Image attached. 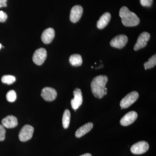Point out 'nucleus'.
<instances>
[{
    "instance_id": "22",
    "label": "nucleus",
    "mask_w": 156,
    "mask_h": 156,
    "mask_svg": "<svg viewBox=\"0 0 156 156\" xmlns=\"http://www.w3.org/2000/svg\"><path fill=\"white\" fill-rule=\"evenodd\" d=\"M6 130L2 125H0V141L5 140V138Z\"/></svg>"
},
{
    "instance_id": "15",
    "label": "nucleus",
    "mask_w": 156,
    "mask_h": 156,
    "mask_svg": "<svg viewBox=\"0 0 156 156\" xmlns=\"http://www.w3.org/2000/svg\"><path fill=\"white\" fill-rule=\"evenodd\" d=\"M93 124L92 122L87 123L82 127L78 128L76 131L75 135L77 138H80L87 134L92 129Z\"/></svg>"
},
{
    "instance_id": "14",
    "label": "nucleus",
    "mask_w": 156,
    "mask_h": 156,
    "mask_svg": "<svg viewBox=\"0 0 156 156\" xmlns=\"http://www.w3.org/2000/svg\"><path fill=\"white\" fill-rule=\"evenodd\" d=\"M2 123V126L7 128H14L18 125L17 118L13 115H9L4 118Z\"/></svg>"
},
{
    "instance_id": "10",
    "label": "nucleus",
    "mask_w": 156,
    "mask_h": 156,
    "mask_svg": "<svg viewBox=\"0 0 156 156\" xmlns=\"http://www.w3.org/2000/svg\"><path fill=\"white\" fill-rule=\"evenodd\" d=\"M74 98L71 101L72 108L74 110L77 109L83 103V98L81 89L76 88L73 92Z\"/></svg>"
},
{
    "instance_id": "13",
    "label": "nucleus",
    "mask_w": 156,
    "mask_h": 156,
    "mask_svg": "<svg viewBox=\"0 0 156 156\" xmlns=\"http://www.w3.org/2000/svg\"><path fill=\"white\" fill-rule=\"evenodd\" d=\"M55 30L54 29L48 28L45 30L41 36L42 41L45 44H49L52 42L55 37Z\"/></svg>"
},
{
    "instance_id": "25",
    "label": "nucleus",
    "mask_w": 156,
    "mask_h": 156,
    "mask_svg": "<svg viewBox=\"0 0 156 156\" xmlns=\"http://www.w3.org/2000/svg\"><path fill=\"white\" fill-rule=\"evenodd\" d=\"M7 0H0V8L7 6Z\"/></svg>"
},
{
    "instance_id": "5",
    "label": "nucleus",
    "mask_w": 156,
    "mask_h": 156,
    "mask_svg": "<svg viewBox=\"0 0 156 156\" xmlns=\"http://www.w3.org/2000/svg\"><path fill=\"white\" fill-rule=\"evenodd\" d=\"M47 57V52L44 48H39L35 51L33 60L37 65L41 66L44 62Z\"/></svg>"
},
{
    "instance_id": "11",
    "label": "nucleus",
    "mask_w": 156,
    "mask_h": 156,
    "mask_svg": "<svg viewBox=\"0 0 156 156\" xmlns=\"http://www.w3.org/2000/svg\"><path fill=\"white\" fill-rule=\"evenodd\" d=\"M137 118V114L136 112H129L125 115L120 120V124L124 126H129L134 123Z\"/></svg>"
},
{
    "instance_id": "21",
    "label": "nucleus",
    "mask_w": 156,
    "mask_h": 156,
    "mask_svg": "<svg viewBox=\"0 0 156 156\" xmlns=\"http://www.w3.org/2000/svg\"><path fill=\"white\" fill-rule=\"evenodd\" d=\"M6 98H7V101L9 102H14L17 98L16 92L13 90H10L6 95Z\"/></svg>"
},
{
    "instance_id": "16",
    "label": "nucleus",
    "mask_w": 156,
    "mask_h": 156,
    "mask_svg": "<svg viewBox=\"0 0 156 156\" xmlns=\"http://www.w3.org/2000/svg\"><path fill=\"white\" fill-rule=\"evenodd\" d=\"M111 15L108 12L104 13L98 20L97 23L98 28L99 29L104 28L110 21Z\"/></svg>"
},
{
    "instance_id": "7",
    "label": "nucleus",
    "mask_w": 156,
    "mask_h": 156,
    "mask_svg": "<svg viewBox=\"0 0 156 156\" xmlns=\"http://www.w3.org/2000/svg\"><path fill=\"white\" fill-rule=\"evenodd\" d=\"M150 34L147 32H144L140 35L137 39L136 44L134 45V50L135 51L145 47L147 42L150 38Z\"/></svg>"
},
{
    "instance_id": "26",
    "label": "nucleus",
    "mask_w": 156,
    "mask_h": 156,
    "mask_svg": "<svg viewBox=\"0 0 156 156\" xmlns=\"http://www.w3.org/2000/svg\"><path fill=\"white\" fill-rule=\"evenodd\" d=\"M80 156H92V155L90 154L87 153L84 154Z\"/></svg>"
},
{
    "instance_id": "4",
    "label": "nucleus",
    "mask_w": 156,
    "mask_h": 156,
    "mask_svg": "<svg viewBox=\"0 0 156 156\" xmlns=\"http://www.w3.org/2000/svg\"><path fill=\"white\" fill-rule=\"evenodd\" d=\"M34 132V128L30 125H26L23 126L19 134L20 140L22 142H26L32 137Z\"/></svg>"
},
{
    "instance_id": "20",
    "label": "nucleus",
    "mask_w": 156,
    "mask_h": 156,
    "mask_svg": "<svg viewBox=\"0 0 156 156\" xmlns=\"http://www.w3.org/2000/svg\"><path fill=\"white\" fill-rule=\"evenodd\" d=\"M16 81V78L13 76L5 75L2 78V81L3 83L11 85Z\"/></svg>"
},
{
    "instance_id": "12",
    "label": "nucleus",
    "mask_w": 156,
    "mask_h": 156,
    "mask_svg": "<svg viewBox=\"0 0 156 156\" xmlns=\"http://www.w3.org/2000/svg\"><path fill=\"white\" fill-rule=\"evenodd\" d=\"M83 13V9L80 5H75L71 10L70 20L72 22L76 23L80 19Z\"/></svg>"
},
{
    "instance_id": "9",
    "label": "nucleus",
    "mask_w": 156,
    "mask_h": 156,
    "mask_svg": "<svg viewBox=\"0 0 156 156\" xmlns=\"http://www.w3.org/2000/svg\"><path fill=\"white\" fill-rule=\"evenodd\" d=\"M56 90L51 87H45L42 89L41 96L47 101H53L57 97Z\"/></svg>"
},
{
    "instance_id": "27",
    "label": "nucleus",
    "mask_w": 156,
    "mask_h": 156,
    "mask_svg": "<svg viewBox=\"0 0 156 156\" xmlns=\"http://www.w3.org/2000/svg\"><path fill=\"white\" fill-rule=\"evenodd\" d=\"M2 44H1V43H0V50H1V48H2Z\"/></svg>"
},
{
    "instance_id": "24",
    "label": "nucleus",
    "mask_w": 156,
    "mask_h": 156,
    "mask_svg": "<svg viewBox=\"0 0 156 156\" xmlns=\"http://www.w3.org/2000/svg\"><path fill=\"white\" fill-rule=\"evenodd\" d=\"M8 18V15L3 11H0V22H4Z\"/></svg>"
},
{
    "instance_id": "2",
    "label": "nucleus",
    "mask_w": 156,
    "mask_h": 156,
    "mask_svg": "<svg viewBox=\"0 0 156 156\" xmlns=\"http://www.w3.org/2000/svg\"><path fill=\"white\" fill-rule=\"evenodd\" d=\"M119 16L123 25L126 27H134L139 24L140 19L134 12H131L126 6H123L119 11Z\"/></svg>"
},
{
    "instance_id": "23",
    "label": "nucleus",
    "mask_w": 156,
    "mask_h": 156,
    "mask_svg": "<svg viewBox=\"0 0 156 156\" xmlns=\"http://www.w3.org/2000/svg\"><path fill=\"white\" fill-rule=\"evenodd\" d=\"M140 2L144 7H150L152 5L153 0H140Z\"/></svg>"
},
{
    "instance_id": "1",
    "label": "nucleus",
    "mask_w": 156,
    "mask_h": 156,
    "mask_svg": "<svg viewBox=\"0 0 156 156\" xmlns=\"http://www.w3.org/2000/svg\"><path fill=\"white\" fill-rule=\"evenodd\" d=\"M108 81V78L106 76H97L92 80L91 83V89L93 95L98 98H102L107 95L105 88Z\"/></svg>"
},
{
    "instance_id": "19",
    "label": "nucleus",
    "mask_w": 156,
    "mask_h": 156,
    "mask_svg": "<svg viewBox=\"0 0 156 156\" xmlns=\"http://www.w3.org/2000/svg\"><path fill=\"white\" fill-rule=\"evenodd\" d=\"M156 65V54L153 55L149 59L148 61L144 63V66L146 70L152 68L155 66Z\"/></svg>"
},
{
    "instance_id": "8",
    "label": "nucleus",
    "mask_w": 156,
    "mask_h": 156,
    "mask_svg": "<svg viewBox=\"0 0 156 156\" xmlns=\"http://www.w3.org/2000/svg\"><path fill=\"white\" fill-rule=\"evenodd\" d=\"M128 41L127 36L124 34L119 35L111 41L110 45L113 48L122 49L126 46Z\"/></svg>"
},
{
    "instance_id": "28",
    "label": "nucleus",
    "mask_w": 156,
    "mask_h": 156,
    "mask_svg": "<svg viewBox=\"0 0 156 156\" xmlns=\"http://www.w3.org/2000/svg\"><path fill=\"white\" fill-rule=\"evenodd\" d=\"M91 68H93V66H92V67H91Z\"/></svg>"
},
{
    "instance_id": "17",
    "label": "nucleus",
    "mask_w": 156,
    "mask_h": 156,
    "mask_svg": "<svg viewBox=\"0 0 156 156\" xmlns=\"http://www.w3.org/2000/svg\"><path fill=\"white\" fill-rule=\"evenodd\" d=\"M70 63L74 66H80L83 63V59L82 56L80 54H73L69 57Z\"/></svg>"
},
{
    "instance_id": "6",
    "label": "nucleus",
    "mask_w": 156,
    "mask_h": 156,
    "mask_svg": "<svg viewBox=\"0 0 156 156\" xmlns=\"http://www.w3.org/2000/svg\"><path fill=\"white\" fill-rule=\"evenodd\" d=\"M149 146L147 142L144 141H139L132 146L131 151L135 154H141L145 153L148 150Z\"/></svg>"
},
{
    "instance_id": "18",
    "label": "nucleus",
    "mask_w": 156,
    "mask_h": 156,
    "mask_svg": "<svg viewBox=\"0 0 156 156\" xmlns=\"http://www.w3.org/2000/svg\"><path fill=\"white\" fill-rule=\"evenodd\" d=\"M70 112L69 110H65L62 117V126L65 129L68 128L70 120Z\"/></svg>"
},
{
    "instance_id": "3",
    "label": "nucleus",
    "mask_w": 156,
    "mask_h": 156,
    "mask_svg": "<svg viewBox=\"0 0 156 156\" xmlns=\"http://www.w3.org/2000/svg\"><path fill=\"white\" fill-rule=\"evenodd\" d=\"M139 94L136 91H133L128 93L120 102V106L123 108H127L132 105L137 100Z\"/></svg>"
}]
</instances>
